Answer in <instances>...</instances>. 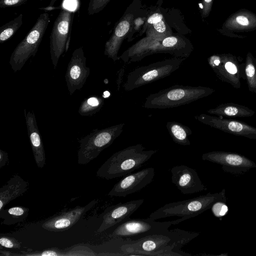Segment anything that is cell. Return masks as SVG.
I'll use <instances>...</instances> for the list:
<instances>
[{
  "mask_svg": "<svg viewBox=\"0 0 256 256\" xmlns=\"http://www.w3.org/2000/svg\"><path fill=\"white\" fill-rule=\"evenodd\" d=\"M198 233L178 228L160 234L146 236L126 244L124 256H190L182 248Z\"/></svg>",
  "mask_w": 256,
  "mask_h": 256,
  "instance_id": "1",
  "label": "cell"
},
{
  "mask_svg": "<svg viewBox=\"0 0 256 256\" xmlns=\"http://www.w3.org/2000/svg\"><path fill=\"white\" fill-rule=\"evenodd\" d=\"M140 144L114 153L100 166L96 176L106 180L124 176L142 167L158 150H144Z\"/></svg>",
  "mask_w": 256,
  "mask_h": 256,
  "instance_id": "2",
  "label": "cell"
},
{
  "mask_svg": "<svg viewBox=\"0 0 256 256\" xmlns=\"http://www.w3.org/2000/svg\"><path fill=\"white\" fill-rule=\"evenodd\" d=\"M214 91L206 86L176 84L149 95L143 107L158 109L177 107L208 96Z\"/></svg>",
  "mask_w": 256,
  "mask_h": 256,
  "instance_id": "3",
  "label": "cell"
},
{
  "mask_svg": "<svg viewBox=\"0 0 256 256\" xmlns=\"http://www.w3.org/2000/svg\"><path fill=\"white\" fill-rule=\"evenodd\" d=\"M183 221L182 218L172 221L156 222L147 218H131L121 222L112 227L108 236L110 238H128L137 240L147 236L164 233L172 224Z\"/></svg>",
  "mask_w": 256,
  "mask_h": 256,
  "instance_id": "4",
  "label": "cell"
},
{
  "mask_svg": "<svg viewBox=\"0 0 256 256\" xmlns=\"http://www.w3.org/2000/svg\"><path fill=\"white\" fill-rule=\"evenodd\" d=\"M186 58L174 57L138 67L128 74L123 87L130 91L164 78L178 70Z\"/></svg>",
  "mask_w": 256,
  "mask_h": 256,
  "instance_id": "5",
  "label": "cell"
},
{
  "mask_svg": "<svg viewBox=\"0 0 256 256\" xmlns=\"http://www.w3.org/2000/svg\"><path fill=\"white\" fill-rule=\"evenodd\" d=\"M50 22L48 12L41 14L28 33L14 50L9 63L14 72L20 70L29 58L36 55Z\"/></svg>",
  "mask_w": 256,
  "mask_h": 256,
  "instance_id": "6",
  "label": "cell"
},
{
  "mask_svg": "<svg viewBox=\"0 0 256 256\" xmlns=\"http://www.w3.org/2000/svg\"><path fill=\"white\" fill-rule=\"evenodd\" d=\"M124 124L94 130L80 140L78 164H86L96 158L105 148L110 146L122 134Z\"/></svg>",
  "mask_w": 256,
  "mask_h": 256,
  "instance_id": "7",
  "label": "cell"
},
{
  "mask_svg": "<svg viewBox=\"0 0 256 256\" xmlns=\"http://www.w3.org/2000/svg\"><path fill=\"white\" fill-rule=\"evenodd\" d=\"M74 12L62 8L55 20L50 35V54L54 68L69 48Z\"/></svg>",
  "mask_w": 256,
  "mask_h": 256,
  "instance_id": "8",
  "label": "cell"
},
{
  "mask_svg": "<svg viewBox=\"0 0 256 256\" xmlns=\"http://www.w3.org/2000/svg\"><path fill=\"white\" fill-rule=\"evenodd\" d=\"M214 200L213 196L207 194L193 198L170 202L152 212L148 218L156 220L170 216H180L187 220L208 208Z\"/></svg>",
  "mask_w": 256,
  "mask_h": 256,
  "instance_id": "9",
  "label": "cell"
},
{
  "mask_svg": "<svg viewBox=\"0 0 256 256\" xmlns=\"http://www.w3.org/2000/svg\"><path fill=\"white\" fill-rule=\"evenodd\" d=\"M208 62L217 77L236 88L241 86V80H245L244 62L230 53L214 54L208 58Z\"/></svg>",
  "mask_w": 256,
  "mask_h": 256,
  "instance_id": "10",
  "label": "cell"
},
{
  "mask_svg": "<svg viewBox=\"0 0 256 256\" xmlns=\"http://www.w3.org/2000/svg\"><path fill=\"white\" fill-rule=\"evenodd\" d=\"M154 176V168L152 167L128 174L114 185L108 196L126 197L148 186L152 182Z\"/></svg>",
  "mask_w": 256,
  "mask_h": 256,
  "instance_id": "11",
  "label": "cell"
},
{
  "mask_svg": "<svg viewBox=\"0 0 256 256\" xmlns=\"http://www.w3.org/2000/svg\"><path fill=\"white\" fill-rule=\"evenodd\" d=\"M194 118L205 124L222 132L256 139V128L244 122L204 114L195 116Z\"/></svg>",
  "mask_w": 256,
  "mask_h": 256,
  "instance_id": "12",
  "label": "cell"
},
{
  "mask_svg": "<svg viewBox=\"0 0 256 256\" xmlns=\"http://www.w3.org/2000/svg\"><path fill=\"white\" fill-rule=\"evenodd\" d=\"M256 30V14L245 9H240L231 14L218 31L223 36L232 38H243L239 33Z\"/></svg>",
  "mask_w": 256,
  "mask_h": 256,
  "instance_id": "13",
  "label": "cell"
},
{
  "mask_svg": "<svg viewBox=\"0 0 256 256\" xmlns=\"http://www.w3.org/2000/svg\"><path fill=\"white\" fill-rule=\"evenodd\" d=\"M90 72V68L86 66V58L82 48L76 49L72 54L65 75L70 95L82 88Z\"/></svg>",
  "mask_w": 256,
  "mask_h": 256,
  "instance_id": "14",
  "label": "cell"
},
{
  "mask_svg": "<svg viewBox=\"0 0 256 256\" xmlns=\"http://www.w3.org/2000/svg\"><path fill=\"white\" fill-rule=\"evenodd\" d=\"M97 202V200H94L84 206H76L62 212L43 221L42 226L44 229L51 232L66 230L74 225L88 210L96 205Z\"/></svg>",
  "mask_w": 256,
  "mask_h": 256,
  "instance_id": "15",
  "label": "cell"
},
{
  "mask_svg": "<svg viewBox=\"0 0 256 256\" xmlns=\"http://www.w3.org/2000/svg\"><path fill=\"white\" fill-rule=\"evenodd\" d=\"M144 199L119 203L106 209L102 214V222L96 234H100L116 224L130 218L143 204Z\"/></svg>",
  "mask_w": 256,
  "mask_h": 256,
  "instance_id": "16",
  "label": "cell"
},
{
  "mask_svg": "<svg viewBox=\"0 0 256 256\" xmlns=\"http://www.w3.org/2000/svg\"><path fill=\"white\" fill-rule=\"evenodd\" d=\"M172 182L180 192L192 194L205 190L196 172L184 164L176 166L170 170Z\"/></svg>",
  "mask_w": 256,
  "mask_h": 256,
  "instance_id": "17",
  "label": "cell"
},
{
  "mask_svg": "<svg viewBox=\"0 0 256 256\" xmlns=\"http://www.w3.org/2000/svg\"><path fill=\"white\" fill-rule=\"evenodd\" d=\"M134 19L132 14H126L118 22L114 32L105 44L104 54L114 62L120 59L118 52L121 44L129 32Z\"/></svg>",
  "mask_w": 256,
  "mask_h": 256,
  "instance_id": "18",
  "label": "cell"
},
{
  "mask_svg": "<svg viewBox=\"0 0 256 256\" xmlns=\"http://www.w3.org/2000/svg\"><path fill=\"white\" fill-rule=\"evenodd\" d=\"M161 41L148 36L126 50L120 56V58L129 64L140 61L148 55L160 53Z\"/></svg>",
  "mask_w": 256,
  "mask_h": 256,
  "instance_id": "19",
  "label": "cell"
},
{
  "mask_svg": "<svg viewBox=\"0 0 256 256\" xmlns=\"http://www.w3.org/2000/svg\"><path fill=\"white\" fill-rule=\"evenodd\" d=\"M24 117L35 162L38 168H42L46 164V154L35 115L25 110Z\"/></svg>",
  "mask_w": 256,
  "mask_h": 256,
  "instance_id": "20",
  "label": "cell"
},
{
  "mask_svg": "<svg viewBox=\"0 0 256 256\" xmlns=\"http://www.w3.org/2000/svg\"><path fill=\"white\" fill-rule=\"evenodd\" d=\"M29 183L19 175L12 176L0 188V210L10 202L21 196L28 189Z\"/></svg>",
  "mask_w": 256,
  "mask_h": 256,
  "instance_id": "21",
  "label": "cell"
},
{
  "mask_svg": "<svg viewBox=\"0 0 256 256\" xmlns=\"http://www.w3.org/2000/svg\"><path fill=\"white\" fill-rule=\"evenodd\" d=\"M192 50L189 42L177 36H170L161 41L160 53H168L176 58H187Z\"/></svg>",
  "mask_w": 256,
  "mask_h": 256,
  "instance_id": "22",
  "label": "cell"
},
{
  "mask_svg": "<svg viewBox=\"0 0 256 256\" xmlns=\"http://www.w3.org/2000/svg\"><path fill=\"white\" fill-rule=\"evenodd\" d=\"M210 114L228 118H246L252 116L255 112L249 108L232 102L222 104L216 108L207 110Z\"/></svg>",
  "mask_w": 256,
  "mask_h": 256,
  "instance_id": "23",
  "label": "cell"
},
{
  "mask_svg": "<svg viewBox=\"0 0 256 256\" xmlns=\"http://www.w3.org/2000/svg\"><path fill=\"white\" fill-rule=\"evenodd\" d=\"M148 36L162 40L170 36L163 16L158 12L152 14L147 20Z\"/></svg>",
  "mask_w": 256,
  "mask_h": 256,
  "instance_id": "24",
  "label": "cell"
},
{
  "mask_svg": "<svg viewBox=\"0 0 256 256\" xmlns=\"http://www.w3.org/2000/svg\"><path fill=\"white\" fill-rule=\"evenodd\" d=\"M166 127L175 143L182 146L190 144L188 136L192 134V132L190 128L174 121L168 122Z\"/></svg>",
  "mask_w": 256,
  "mask_h": 256,
  "instance_id": "25",
  "label": "cell"
},
{
  "mask_svg": "<svg viewBox=\"0 0 256 256\" xmlns=\"http://www.w3.org/2000/svg\"><path fill=\"white\" fill-rule=\"evenodd\" d=\"M30 209L22 206H16L0 210V218L6 225H13L24 221L28 216Z\"/></svg>",
  "mask_w": 256,
  "mask_h": 256,
  "instance_id": "26",
  "label": "cell"
},
{
  "mask_svg": "<svg viewBox=\"0 0 256 256\" xmlns=\"http://www.w3.org/2000/svg\"><path fill=\"white\" fill-rule=\"evenodd\" d=\"M244 70L248 90L256 94V58L250 52L246 54Z\"/></svg>",
  "mask_w": 256,
  "mask_h": 256,
  "instance_id": "27",
  "label": "cell"
},
{
  "mask_svg": "<svg viewBox=\"0 0 256 256\" xmlns=\"http://www.w3.org/2000/svg\"><path fill=\"white\" fill-rule=\"evenodd\" d=\"M104 104V98L98 96H91L82 101L78 112L82 116H91L98 112Z\"/></svg>",
  "mask_w": 256,
  "mask_h": 256,
  "instance_id": "28",
  "label": "cell"
},
{
  "mask_svg": "<svg viewBox=\"0 0 256 256\" xmlns=\"http://www.w3.org/2000/svg\"><path fill=\"white\" fill-rule=\"evenodd\" d=\"M22 18L23 15L20 14L0 27V43L7 41L16 33L22 24Z\"/></svg>",
  "mask_w": 256,
  "mask_h": 256,
  "instance_id": "29",
  "label": "cell"
},
{
  "mask_svg": "<svg viewBox=\"0 0 256 256\" xmlns=\"http://www.w3.org/2000/svg\"><path fill=\"white\" fill-rule=\"evenodd\" d=\"M110 0H90L88 6V14L93 15L102 11Z\"/></svg>",
  "mask_w": 256,
  "mask_h": 256,
  "instance_id": "30",
  "label": "cell"
},
{
  "mask_svg": "<svg viewBox=\"0 0 256 256\" xmlns=\"http://www.w3.org/2000/svg\"><path fill=\"white\" fill-rule=\"evenodd\" d=\"M96 254L88 248L76 246L71 248L65 250V256H96Z\"/></svg>",
  "mask_w": 256,
  "mask_h": 256,
  "instance_id": "31",
  "label": "cell"
},
{
  "mask_svg": "<svg viewBox=\"0 0 256 256\" xmlns=\"http://www.w3.org/2000/svg\"><path fill=\"white\" fill-rule=\"evenodd\" d=\"M22 256H64L65 250H59L58 248H52L42 251H36L30 252H26L22 254Z\"/></svg>",
  "mask_w": 256,
  "mask_h": 256,
  "instance_id": "32",
  "label": "cell"
},
{
  "mask_svg": "<svg viewBox=\"0 0 256 256\" xmlns=\"http://www.w3.org/2000/svg\"><path fill=\"white\" fill-rule=\"evenodd\" d=\"M1 246L8 248H20V244L14 238L9 236H1L0 238Z\"/></svg>",
  "mask_w": 256,
  "mask_h": 256,
  "instance_id": "33",
  "label": "cell"
},
{
  "mask_svg": "<svg viewBox=\"0 0 256 256\" xmlns=\"http://www.w3.org/2000/svg\"><path fill=\"white\" fill-rule=\"evenodd\" d=\"M29 0H0V8H6L21 6Z\"/></svg>",
  "mask_w": 256,
  "mask_h": 256,
  "instance_id": "34",
  "label": "cell"
},
{
  "mask_svg": "<svg viewBox=\"0 0 256 256\" xmlns=\"http://www.w3.org/2000/svg\"><path fill=\"white\" fill-rule=\"evenodd\" d=\"M202 9L201 11L202 18H207L212 10L213 0H202Z\"/></svg>",
  "mask_w": 256,
  "mask_h": 256,
  "instance_id": "35",
  "label": "cell"
},
{
  "mask_svg": "<svg viewBox=\"0 0 256 256\" xmlns=\"http://www.w3.org/2000/svg\"><path fill=\"white\" fill-rule=\"evenodd\" d=\"M8 154L2 150H0V168L8 164Z\"/></svg>",
  "mask_w": 256,
  "mask_h": 256,
  "instance_id": "36",
  "label": "cell"
},
{
  "mask_svg": "<svg viewBox=\"0 0 256 256\" xmlns=\"http://www.w3.org/2000/svg\"><path fill=\"white\" fill-rule=\"evenodd\" d=\"M0 256H17V255H20L21 256V254H12V252H10L9 251H6V250H0Z\"/></svg>",
  "mask_w": 256,
  "mask_h": 256,
  "instance_id": "37",
  "label": "cell"
},
{
  "mask_svg": "<svg viewBox=\"0 0 256 256\" xmlns=\"http://www.w3.org/2000/svg\"><path fill=\"white\" fill-rule=\"evenodd\" d=\"M228 211V207L226 205H222L220 211V216H224Z\"/></svg>",
  "mask_w": 256,
  "mask_h": 256,
  "instance_id": "38",
  "label": "cell"
},
{
  "mask_svg": "<svg viewBox=\"0 0 256 256\" xmlns=\"http://www.w3.org/2000/svg\"><path fill=\"white\" fill-rule=\"evenodd\" d=\"M50 1L49 6H52L58 0H49Z\"/></svg>",
  "mask_w": 256,
  "mask_h": 256,
  "instance_id": "39",
  "label": "cell"
}]
</instances>
